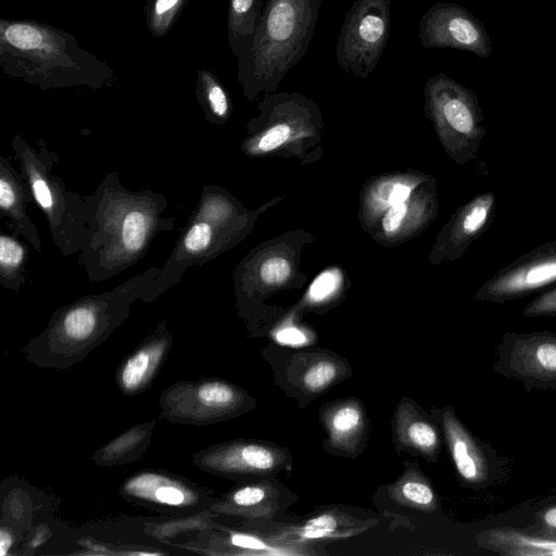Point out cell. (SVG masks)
I'll return each instance as SVG.
<instances>
[{"label":"cell","mask_w":556,"mask_h":556,"mask_svg":"<svg viewBox=\"0 0 556 556\" xmlns=\"http://www.w3.org/2000/svg\"><path fill=\"white\" fill-rule=\"evenodd\" d=\"M412 192V188L405 184H396L394 185L388 194L387 203L388 205H395L399 203H404L407 201Z\"/></svg>","instance_id":"35"},{"label":"cell","mask_w":556,"mask_h":556,"mask_svg":"<svg viewBox=\"0 0 556 556\" xmlns=\"http://www.w3.org/2000/svg\"><path fill=\"white\" fill-rule=\"evenodd\" d=\"M556 285V238L495 271L476 291L479 301L505 303Z\"/></svg>","instance_id":"9"},{"label":"cell","mask_w":556,"mask_h":556,"mask_svg":"<svg viewBox=\"0 0 556 556\" xmlns=\"http://www.w3.org/2000/svg\"><path fill=\"white\" fill-rule=\"evenodd\" d=\"M522 315L526 317L556 316V285L529 302L525 306Z\"/></svg>","instance_id":"31"},{"label":"cell","mask_w":556,"mask_h":556,"mask_svg":"<svg viewBox=\"0 0 556 556\" xmlns=\"http://www.w3.org/2000/svg\"><path fill=\"white\" fill-rule=\"evenodd\" d=\"M35 202L33 192L21 169L9 159L0 156V211L13 230L23 236L36 252H42V242L35 223L27 213V206Z\"/></svg>","instance_id":"20"},{"label":"cell","mask_w":556,"mask_h":556,"mask_svg":"<svg viewBox=\"0 0 556 556\" xmlns=\"http://www.w3.org/2000/svg\"><path fill=\"white\" fill-rule=\"evenodd\" d=\"M292 128L286 122H278L266 130H264L257 138L256 148L262 152H269L282 146L291 136Z\"/></svg>","instance_id":"32"},{"label":"cell","mask_w":556,"mask_h":556,"mask_svg":"<svg viewBox=\"0 0 556 556\" xmlns=\"http://www.w3.org/2000/svg\"><path fill=\"white\" fill-rule=\"evenodd\" d=\"M264 0H229L227 17L228 46L237 60L250 51Z\"/></svg>","instance_id":"24"},{"label":"cell","mask_w":556,"mask_h":556,"mask_svg":"<svg viewBox=\"0 0 556 556\" xmlns=\"http://www.w3.org/2000/svg\"><path fill=\"white\" fill-rule=\"evenodd\" d=\"M391 429L397 453L438 462L442 444L439 424L413 399L400 400L391 418Z\"/></svg>","instance_id":"16"},{"label":"cell","mask_w":556,"mask_h":556,"mask_svg":"<svg viewBox=\"0 0 556 556\" xmlns=\"http://www.w3.org/2000/svg\"><path fill=\"white\" fill-rule=\"evenodd\" d=\"M352 376L345 357L329 351L295 352L283 369V381L298 400L311 402Z\"/></svg>","instance_id":"14"},{"label":"cell","mask_w":556,"mask_h":556,"mask_svg":"<svg viewBox=\"0 0 556 556\" xmlns=\"http://www.w3.org/2000/svg\"><path fill=\"white\" fill-rule=\"evenodd\" d=\"M84 198L88 235L78 265L90 282L106 280L134 266L160 232L175 227V218L164 216L168 201L163 193L127 189L117 172L108 173Z\"/></svg>","instance_id":"1"},{"label":"cell","mask_w":556,"mask_h":556,"mask_svg":"<svg viewBox=\"0 0 556 556\" xmlns=\"http://www.w3.org/2000/svg\"><path fill=\"white\" fill-rule=\"evenodd\" d=\"M33 148L15 135L11 149L34 195L46 216L53 244L63 256L79 253L88 235V207L84 197L68 190L62 177L53 174L59 161L42 139Z\"/></svg>","instance_id":"5"},{"label":"cell","mask_w":556,"mask_h":556,"mask_svg":"<svg viewBox=\"0 0 556 556\" xmlns=\"http://www.w3.org/2000/svg\"><path fill=\"white\" fill-rule=\"evenodd\" d=\"M12 544V538L11 534L5 531L4 529H1L0 531V555L4 556L8 551L10 549Z\"/></svg>","instance_id":"36"},{"label":"cell","mask_w":556,"mask_h":556,"mask_svg":"<svg viewBox=\"0 0 556 556\" xmlns=\"http://www.w3.org/2000/svg\"><path fill=\"white\" fill-rule=\"evenodd\" d=\"M321 0H267L250 51L238 61V81L252 100L276 90L306 53Z\"/></svg>","instance_id":"3"},{"label":"cell","mask_w":556,"mask_h":556,"mask_svg":"<svg viewBox=\"0 0 556 556\" xmlns=\"http://www.w3.org/2000/svg\"><path fill=\"white\" fill-rule=\"evenodd\" d=\"M291 275L290 263L280 256L265 260L258 269L261 280L267 285L285 282Z\"/></svg>","instance_id":"30"},{"label":"cell","mask_w":556,"mask_h":556,"mask_svg":"<svg viewBox=\"0 0 556 556\" xmlns=\"http://www.w3.org/2000/svg\"><path fill=\"white\" fill-rule=\"evenodd\" d=\"M318 416L326 432L323 447L327 453L354 459L365 451L370 426L361 399L349 396L326 402Z\"/></svg>","instance_id":"13"},{"label":"cell","mask_w":556,"mask_h":556,"mask_svg":"<svg viewBox=\"0 0 556 556\" xmlns=\"http://www.w3.org/2000/svg\"><path fill=\"white\" fill-rule=\"evenodd\" d=\"M0 65L10 77L40 89L110 87L116 77L75 38L31 20H0Z\"/></svg>","instance_id":"2"},{"label":"cell","mask_w":556,"mask_h":556,"mask_svg":"<svg viewBox=\"0 0 556 556\" xmlns=\"http://www.w3.org/2000/svg\"><path fill=\"white\" fill-rule=\"evenodd\" d=\"M378 522L372 511L338 504L321 505L295 522L279 526L269 536L288 545L344 540L368 531Z\"/></svg>","instance_id":"12"},{"label":"cell","mask_w":556,"mask_h":556,"mask_svg":"<svg viewBox=\"0 0 556 556\" xmlns=\"http://www.w3.org/2000/svg\"><path fill=\"white\" fill-rule=\"evenodd\" d=\"M543 521L546 526L556 529V506L545 510L543 514Z\"/></svg>","instance_id":"37"},{"label":"cell","mask_w":556,"mask_h":556,"mask_svg":"<svg viewBox=\"0 0 556 556\" xmlns=\"http://www.w3.org/2000/svg\"><path fill=\"white\" fill-rule=\"evenodd\" d=\"M298 500L299 496L275 477L260 478L230 491L220 509L249 518L273 520Z\"/></svg>","instance_id":"17"},{"label":"cell","mask_w":556,"mask_h":556,"mask_svg":"<svg viewBox=\"0 0 556 556\" xmlns=\"http://www.w3.org/2000/svg\"><path fill=\"white\" fill-rule=\"evenodd\" d=\"M125 490L131 496L165 506L190 504L193 494L181 483L154 473H142L130 479Z\"/></svg>","instance_id":"25"},{"label":"cell","mask_w":556,"mask_h":556,"mask_svg":"<svg viewBox=\"0 0 556 556\" xmlns=\"http://www.w3.org/2000/svg\"><path fill=\"white\" fill-rule=\"evenodd\" d=\"M390 26V0H355L344 16L334 47L341 71L367 78L387 47Z\"/></svg>","instance_id":"8"},{"label":"cell","mask_w":556,"mask_h":556,"mask_svg":"<svg viewBox=\"0 0 556 556\" xmlns=\"http://www.w3.org/2000/svg\"><path fill=\"white\" fill-rule=\"evenodd\" d=\"M201 463L207 470L229 478L260 479L290 472L291 451L264 440H236L212 447Z\"/></svg>","instance_id":"11"},{"label":"cell","mask_w":556,"mask_h":556,"mask_svg":"<svg viewBox=\"0 0 556 556\" xmlns=\"http://www.w3.org/2000/svg\"><path fill=\"white\" fill-rule=\"evenodd\" d=\"M195 94L207 122L223 125L231 113V99L219 79L207 70L197 73Z\"/></svg>","instance_id":"27"},{"label":"cell","mask_w":556,"mask_h":556,"mask_svg":"<svg viewBox=\"0 0 556 556\" xmlns=\"http://www.w3.org/2000/svg\"><path fill=\"white\" fill-rule=\"evenodd\" d=\"M509 366L522 377L556 382V332H532L508 337Z\"/></svg>","instance_id":"21"},{"label":"cell","mask_w":556,"mask_h":556,"mask_svg":"<svg viewBox=\"0 0 556 556\" xmlns=\"http://www.w3.org/2000/svg\"><path fill=\"white\" fill-rule=\"evenodd\" d=\"M170 342V334L163 321L156 332L122 365L117 375L121 390L125 393H135L143 389L154 376Z\"/></svg>","instance_id":"22"},{"label":"cell","mask_w":556,"mask_h":556,"mask_svg":"<svg viewBox=\"0 0 556 556\" xmlns=\"http://www.w3.org/2000/svg\"><path fill=\"white\" fill-rule=\"evenodd\" d=\"M431 415L439 424L455 470L468 484L482 483L489 473L485 457L451 406L433 408Z\"/></svg>","instance_id":"19"},{"label":"cell","mask_w":556,"mask_h":556,"mask_svg":"<svg viewBox=\"0 0 556 556\" xmlns=\"http://www.w3.org/2000/svg\"><path fill=\"white\" fill-rule=\"evenodd\" d=\"M238 216L233 199L220 187L206 185L180 230L156 283L164 293L181 281L189 267L204 265L229 244Z\"/></svg>","instance_id":"6"},{"label":"cell","mask_w":556,"mask_h":556,"mask_svg":"<svg viewBox=\"0 0 556 556\" xmlns=\"http://www.w3.org/2000/svg\"><path fill=\"white\" fill-rule=\"evenodd\" d=\"M419 39L424 48H452L488 59L492 42L483 23L468 9L438 1L421 16Z\"/></svg>","instance_id":"10"},{"label":"cell","mask_w":556,"mask_h":556,"mask_svg":"<svg viewBox=\"0 0 556 556\" xmlns=\"http://www.w3.org/2000/svg\"><path fill=\"white\" fill-rule=\"evenodd\" d=\"M18 236L15 230L0 235V285L16 293L26 283L25 265L28 260V245Z\"/></svg>","instance_id":"26"},{"label":"cell","mask_w":556,"mask_h":556,"mask_svg":"<svg viewBox=\"0 0 556 556\" xmlns=\"http://www.w3.org/2000/svg\"><path fill=\"white\" fill-rule=\"evenodd\" d=\"M276 340L282 344L302 345L307 342L306 336L298 328L287 327L276 333Z\"/></svg>","instance_id":"34"},{"label":"cell","mask_w":556,"mask_h":556,"mask_svg":"<svg viewBox=\"0 0 556 556\" xmlns=\"http://www.w3.org/2000/svg\"><path fill=\"white\" fill-rule=\"evenodd\" d=\"M341 274L338 269H328L320 273L308 288V300L320 303L331 298L341 285Z\"/></svg>","instance_id":"29"},{"label":"cell","mask_w":556,"mask_h":556,"mask_svg":"<svg viewBox=\"0 0 556 556\" xmlns=\"http://www.w3.org/2000/svg\"><path fill=\"white\" fill-rule=\"evenodd\" d=\"M392 501L419 513H435L440 502L429 477L416 462H405L396 480L387 485Z\"/></svg>","instance_id":"23"},{"label":"cell","mask_w":556,"mask_h":556,"mask_svg":"<svg viewBox=\"0 0 556 556\" xmlns=\"http://www.w3.org/2000/svg\"><path fill=\"white\" fill-rule=\"evenodd\" d=\"M161 267H150L110 291L84 295L56 309L36 345L50 352H81L104 340L130 313L135 301L153 302L162 293Z\"/></svg>","instance_id":"4"},{"label":"cell","mask_w":556,"mask_h":556,"mask_svg":"<svg viewBox=\"0 0 556 556\" xmlns=\"http://www.w3.org/2000/svg\"><path fill=\"white\" fill-rule=\"evenodd\" d=\"M255 399L245 390L222 380H208L184 389L175 415L204 420L231 418L252 409Z\"/></svg>","instance_id":"15"},{"label":"cell","mask_w":556,"mask_h":556,"mask_svg":"<svg viewBox=\"0 0 556 556\" xmlns=\"http://www.w3.org/2000/svg\"><path fill=\"white\" fill-rule=\"evenodd\" d=\"M425 94L427 112L450 155L458 164L473 160L486 135L476 93L439 73L426 81Z\"/></svg>","instance_id":"7"},{"label":"cell","mask_w":556,"mask_h":556,"mask_svg":"<svg viewBox=\"0 0 556 556\" xmlns=\"http://www.w3.org/2000/svg\"><path fill=\"white\" fill-rule=\"evenodd\" d=\"M496 195L492 191L476 194L460 206L445 226L440 239L441 258L456 260L481 237L496 213Z\"/></svg>","instance_id":"18"},{"label":"cell","mask_w":556,"mask_h":556,"mask_svg":"<svg viewBox=\"0 0 556 556\" xmlns=\"http://www.w3.org/2000/svg\"><path fill=\"white\" fill-rule=\"evenodd\" d=\"M407 210L406 202L391 205L382 219L383 230L389 233L399 230L406 217Z\"/></svg>","instance_id":"33"},{"label":"cell","mask_w":556,"mask_h":556,"mask_svg":"<svg viewBox=\"0 0 556 556\" xmlns=\"http://www.w3.org/2000/svg\"><path fill=\"white\" fill-rule=\"evenodd\" d=\"M188 0H148L146 24L153 37L168 33Z\"/></svg>","instance_id":"28"}]
</instances>
